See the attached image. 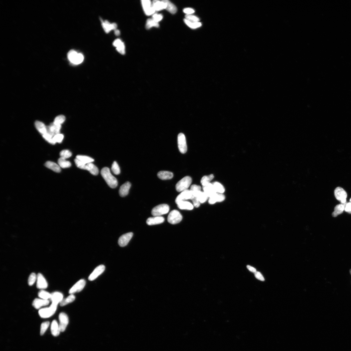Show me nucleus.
<instances>
[{
  "label": "nucleus",
  "mask_w": 351,
  "mask_h": 351,
  "mask_svg": "<svg viewBox=\"0 0 351 351\" xmlns=\"http://www.w3.org/2000/svg\"><path fill=\"white\" fill-rule=\"evenodd\" d=\"M345 210L349 213H351V202L347 203L345 208Z\"/></svg>",
  "instance_id": "nucleus-57"
},
{
  "label": "nucleus",
  "mask_w": 351,
  "mask_h": 351,
  "mask_svg": "<svg viewBox=\"0 0 351 351\" xmlns=\"http://www.w3.org/2000/svg\"><path fill=\"white\" fill-rule=\"evenodd\" d=\"M105 266L103 265L99 266L90 275L89 277V280L92 281L96 279L105 271Z\"/></svg>",
  "instance_id": "nucleus-14"
},
{
  "label": "nucleus",
  "mask_w": 351,
  "mask_h": 351,
  "mask_svg": "<svg viewBox=\"0 0 351 351\" xmlns=\"http://www.w3.org/2000/svg\"><path fill=\"white\" fill-rule=\"evenodd\" d=\"M36 280V287L38 288L43 290L48 287V283L42 274L40 273L38 274Z\"/></svg>",
  "instance_id": "nucleus-15"
},
{
  "label": "nucleus",
  "mask_w": 351,
  "mask_h": 351,
  "mask_svg": "<svg viewBox=\"0 0 351 351\" xmlns=\"http://www.w3.org/2000/svg\"><path fill=\"white\" fill-rule=\"evenodd\" d=\"M72 153L69 151L68 150H64L61 151L60 155L61 158L66 159L70 158L71 156Z\"/></svg>",
  "instance_id": "nucleus-46"
},
{
  "label": "nucleus",
  "mask_w": 351,
  "mask_h": 351,
  "mask_svg": "<svg viewBox=\"0 0 351 351\" xmlns=\"http://www.w3.org/2000/svg\"><path fill=\"white\" fill-rule=\"evenodd\" d=\"M152 5L156 11H160L165 9L166 7L165 3L163 1L154 0L152 2Z\"/></svg>",
  "instance_id": "nucleus-26"
},
{
  "label": "nucleus",
  "mask_w": 351,
  "mask_h": 351,
  "mask_svg": "<svg viewBox=\"0 0 351 351\" xmlns=\"http://www.w3.org/2000/svg\"><path fill=\"white\" fill-rule=\"evenodd\" d=\"M255 276L256 278L261 281H264V278L260 272H257L255 273Z\"/></svg>",
  "instance_id": "nucleus-55"
},
{
  "label": "nucleus",
  "mask_w": 351,
  "mask_h": 351,
  "mask_svg": "<svg viewBox=\"0 0 351 351\" xmlns=\"http://www.w3.org/2000/svg\"><path fill=\"white\" fill-rule=\"evenodd\" d=\"M42 136L44 137V138L47 141H48L49 143L52 144H56V143L53 139L54 137L48 133H47L46 134L42 135Z\"/></svg>",
  "instance_id": "nucleus-49"
},
{
  "label": "nucleus",
  "mask_w": 351,
  "mask_h": 351,
  "mask_svg": "<svg viewBox=\"0 0 351 351\" xmlns=\"http://www.w3.org/2000/svg\"><path fill=\"white\" fill-rule=\"evenodd\" d=\"M50 301L49 300H45L41 298H36L32 303V305L35 309H39L42 307L49 305Z\"/></svg>",
  "instance_id": "nucleus-19"
},
{
  "label": "nucleus",
  "mask_w": 351,
  "mask_h": 351,
  "mask_svg": "<svg viewBox=\"0 0 351 351\" xmlns=\"http://www.w3.org/2000/svg\"><path fill=\"white\" fill-rule=\"evenodd\" d=\"M102 26L104 31L108 33L112 30H116L117 25L116 23H111L107 21H102Z\"/></svg>",
  "instance_id": "nucleus-22"
},
{
  "label": "nucleus",
  "mask_w": 351,
  "mask_h": 351,
  "mask_svg": "<svg viewBox=\"0 0 351 351\" xmlns=\"http://www.w3.org/2000/svg\"><path fill=\"white\" fill-rule=\"evenodd\" d=\"M58 163L60 167L64 169L69 168L71 165L69 161L61 157L58 160Z\"/></svg>",
  "instance_id": "nucleus-37"
},
{
  "label": "nucleus",
  "mask_w": 351,
  "mask_h": 351,
  "mask_svg": "<svg viewBox=\"0 0 351 351\" xmlns=\"http://www.w3.org/2000/svg\"><path fill=\"white\" fill-rule=\"evenodd\" d=\"M47 127V133L54 137L55 135L60 134L61 126L55 124L53 123Z\"/></svg>",
  "instance_id": "nucleus-17"
},
{
  "label": "nucleus",
  "mask_w": 351,
  "mask_h": 351,
  "mask_svg": "<svg viewBox=\"0 0 351 351\" xmlns=\"http://www.w3.org/2000/svg\"><path fill=\"white\" fill-rule=\"evenodd\" d=\"M163 1L166 5L165 9L172 14L176 13L177 12V8L173 4L168 0H163Z\"/></svg>",
  "instance_id": "nucleus-33"
},
{
  "label": "nucleus",
  "mask_w": 351,
  "mask_h": 351,
  "mask_svg": "<svg viewBox=\"0 0 351 351\" xmlns=\"http://www.w3.org/2000/svg\"><path fill=\"white\" fill-rule=\"evenodd\" d=\"M213 184L217 193L223 194L225 192V189L224 186L220 183L215 182L213 183Z\"/></svg>",
  "instance_id": "nucleus-39"
},
{
  "label": "nucleus",
  "mask_w": 351,
  "mask_h": 351,
  "mask_svg": "<svg viewBox=\"0 0 351 351\" xmlns=\"http://www.w3.org/2000/svg\"><path fill=\"white\" fill-rule=\"evenodd\" d=\"M159 26L158 23L155 21L152 18L149 19L147 20L146 27L147 29H150L151 27H158Z\"/></svg>",
  "instance_id": "nucleus-40"
},
{
  "label": "nucleus",
  "mask_w": 351,
  "mask_h": 351,
  "mask_svg": "<svg viewBox=\"0 0 351 351\" xmlns=\"http://www.w3.org/2000/svg\"><path fill=\"white\" fill-rule=\"evenodd\" d=\"M57 306L52 303L50 307L42 308L39 311L40 316L43 318H48L51 317L55 314Z\"/></svg>",
  "instance_id": "nucleus-4"
},
{
  "label": "nucleus",
  "mask_w": 351,
  "mask_h": 351,
  "mask_svg": "<svg viewBox=\"0 0 351 351\" xmlns=\"http://www.w3.org/2000/svg\"><path fill=\"white\" fill-rule=\"evenodd\" d=\"M76 158L86 164L92 163L94 161L93 159L86 155H78Z\"/></svg>",
  "instance_id": "nucleus-34"
},
{
  "label": "nucleus",
  "mask_w": 351,
  "mask_h": 351,
  "mask_svg": "<svg viewBox=\"0 0 351 351\" xmlns=\"http://www.w3.org/2000/svg\"><path fill=\"white\" fill-rule=\"evenodd\" d=\"M214 178V175L210 174L209 175L205 176L201 179V183L203 187L209 184L210 182Z\"/></svg>",
  "instance_id": "nucleus-36"
},
{
  "label": "nucleus",
  "mask_w": 351,
  "mask_h": 351,
  "mask_svg": "<svg viewBox=\"0 0 351 351\" xmlns=\"http://www.w3.org/2000/svg\"><path fill=\"white\" fill-rule=\"evenodd\" d=\"M178 143L179 151L182 154L186 153L187 151V148L186 137L183 134L180 133L178 135Z\"/></svg>",
  "instance_id": "nucleus-8"
},
{
  "label": "nucleus",
  "mask_w": 351,
  "mask_h": 351,
  "mask_svg": "<svg viewBox=\"0 0 351 351\" xmlns=\"http://www.w3.org/2000/svg\"><path fill=\"white\" fill-rule=\"evenodd\" d=\"M201 187L200 186L195 184L192 185L190 189L193 196L192 199L194 197H197L201 191Z\"/></svg>",
  "instance_id": "nucleus-35"
},
{
  "label": "nucleus",
  "mask_w": 351,
  "mask_h": 351,
  "mask_svg": "<svg viewBox=\"0 0 351 351\" xmlns=\"http://www.w3.org/2000/svg\"><path fill=\"white\" fill-rule=\"evenodd\" d=\"M50 329L52 334L55 336H58L61 332L59 325L55 320L52 322Z\"/></svg>",
  "instance_id": "nucleus-25"
},
{
  "label": "nucleus",
  "mask_w": 351,
  "mask_h": 351,
  "mask_svg": "<svg viewBox=\"0 0 351 351\" xmlns=\"http://www.w3.org/2000/svg\"><path fill=\"white\" fill-rule=\"evenodd\" d=\"M39 297L43 299L48 300L51 298V294L44 290H41L38 293Z\"/></svg>",
  "instance_id": "nucleus-41"
},
{
  "label": "nucleus",
  "mask_w": 351,
  "mask_h": 351,
  "mask_svg": "<svg viewBox=\"0 0 351 351\" xmlns=\"http://www.w3.org/2000/svg\"><path fill=\"white\" fill-rule=\"evenodd\" d=\"M182 217L181 213L177 210H173L171 212L168 216V221L170 224H177L181 222Z\"/></svg>",
  "instance_id": "nucleus-6"
},
{
  "label": "nucleus",
  "mask_w": 351,
  "mask_h": 351,
  "mask_svg": "<svg viewBox=\"0 0 351 351\" xmlns=\"http://www.w3.org/2000/svg\"><path fill=\"white\" fill-rule=\"evenodd\" d=\"M203 187V192L207 194L209 198L214 195L217 193L213 184L210 183L206 186Z\"/></svg>",
  "instance_id": "nucleus-24"
},
{
  "label": "nucleus",
  "mask_w": 351,
  "mask_h": 351,
  "mask_svg": "<svg viewBox=\"0 0 351 351\" xmlns=\"http://www.w3.org/2000/svg\"><path fill=\"white\" fill-rule=\"evenodd\" d=\"M184 21L185 23H186V24L187 26H188L189 27H190L192 28H193V29H195V28L200 27L202 25L201 23H200L198 22H191L187 20L186 19H184Z\"/></svg>",
  "instance_id": "nucleus-42"
},
{
  "label": "nucleus",
  "mask_w": 351,
  "mask_h": 351,
  "mask_svg": "<svg viewBox=\"0 0 351 351\" xmlns=\"http://www.w3.org/2000/svg\"><path fill=\"white\" fill-rule=\"evenodd\" d=\"M75 296L73 294H70L68 297L63 300L60 303L61 306H64L68 304L73 302L75 300Z\"/></svg>",
  "instance_id": "nucleus-38"
},
{
  "label": "nucleus",
  "mask_w": 351,
  "mask_h": 351,
  "mask_svg": "<svg viewBox=\"0 0 351 351\" xmlns=\"http://www.w3.org/2000/svg\"><path fill=\"white\" fill-rule=\"evenodd\" d=\"M350 274H351V269H350Z\"/></svg>",
  "instance_id": "nucleus-60"
},
{
  "label": "nucleus",
  "mask_w": 351,
  "mask_h": 351,
  "mask_svg": "<svg viewBox=\"0 0 351 351\" xmlns=\"http://www.w3.org/2000/svg\"><path fill=\"white\" fill-rule=\"evenodd\" d=\"M37 280V276L34 273H32L30 275L28 280V284L30 286H32L34 284Z\"/></svg>",
  "instance_id": "nucleus-47"
},
{
  "label": "nucleus",
  "mask_w": 351,
  "mask_h": 351,
  "mask_svg": "<svg viewBox=\"0 0 351 351\" xmlns=\"http://www.w3.org/2000/svg\"><path fill=\"white\" fill-rule=\"evenodd\" d=\"M185 17L186 19L192 22H197L200 21V19L197 17L191 15H186Z\"/></svg>",
  "instance_id": "nucleus-50"
},
{
  "label": "nucleus",
  "mask_w": 351,
  "mask_h": 351,
  "mask_svg": "<svg viewBox=\"0 0 351 351\" xmlns=\"http://www.w3.org/2000/svg\"><path fill=\"white\" fill-rule=\"evenodd\" d=\"M74 161L76 165L77 166L78 168L84 170L85 165H86V164L82 162V161H79L76 158L75 159Z\"/></svg>",
  "instance_id": "nucleus-52"
},
{
  "label": "nucleus",
  "mask_w": 351,
  "mask_h": 351,
  "mask_svg": "<svg viewBox=\"0 0 351 351\" xmlns=\"http://www.w3.org/2000/svg\"><path fill=\"white\" fill-rule=\"evenodd\" d=\"M164 221V218L162 217L155 216L148 218L146 223L149 225H153L162 224Z\"/></svg>",
  "instance_id": "nucleus-20"
},
{
  "label": "nucleus",
  "mask_w": 351,
  "mask_h": 351,
  "mask_svg": "<svg viewBox=\"0 0 351 351\" xmlns=\"http://www.w3.org/2000/svg\"><path fill=\"white\" fill-rule=\"evenodd\" d=\"M177 205L180 209L182 210H192L194 208V206L192 203L186 201L180 202Z\"/></svg>",
  "instance_id": "nucleus-27"
},
{
  "label": "nucleus",
  "mask_w": 351,
  "mask_h": 351,
  "mask_svg": "<svg viewBox=\"0 0 351 351\" xmlns=\"http://www.w3.org/2000/svg\"><path fill=\"white\" fill-rule=\"evenodd\" d=\"M350 202H351V198L350 199Z\"/></svg>",
  "instance_id": "nucleus-61"
},
{
  "label": "nucleus",
  "mask_w": 351,
  "mask_h": 351,
  "mask_svg": "<svg viewBox=\"0 0 351 351\" xmlns=\"http://www.w3.org/2000/svg\"><path fill=\"white\" fill-rule=\"evenodd\" d=\"M51 294L50 300L53 304L58 305L64 299L63 295L61 292H55Z\"/></svg>",
  "instance_id": "nucleus-16"
},
{
  "label": "nucleus",
  "mask_w": 351,
  "mask_h": 351,
  "mask_svg": "<svg viewBox=\"0 0 351 351\" xmlns=\"http://www.w3.org/2000/svg\"><path fill=\"white\" fill-rule=\"evenodd\" d=\"M64 138V136L62 134H58L55 135L53 137V139L56 143H61L62 142Z\"/></svg>",
  "instance_id": "nucleus-51"
},
{
  "label": "nucleus",
  "mask_w": 351,
  "mask_h": 351,
  "mask_svg": "<svg viewBox=\"0 0 351 351\" xmlns=\"http://www.w3.org/2000/svg\"><path fill=\"white\" fill-rule=\"evenodd\" d=\"M225 197L223 194L216 193L214 195L209 198L208 202L210 204H214L217 202H221L224 201Z\"/></svg>",
  "instance_id": "nucleus-18"
},
{
  "label": "nucleus",
  "mask_w": 351,
  "mask_h": 351,
  "mask_svg": "<svg viewBox=\"0 0 351 351\" xmlns=\"http://www.w3.org/2000/svg\"><path fill=\"white\" fill-rule=\"evenodd\" d=\"M84 170H88L90 173L94 175H97L99 173L98 169L92 163L86 164Z\"/></svg>",
  "instance_id": "nucleus-30"
},
{
  "label": "nucleus",
  "mask_w": 351,
  "mask_h": 351,
  "mask_svg": "<svg viewBox=\"0 0 351 351\" xmlns=\"http://www.w3.org/2000/svg\"><path fill=\"white\" fill-rule=\"evenodd\" d=\"M158 177L162 180H167L172 179L173 177V174L168 171H162L159 172L158 174Z\"/></svg>",
  "instance_id": "nucleus-31"
},
{
  "label": "nucleus",
  "mask_w": 351,
  "mask_h": 351,
  "mask_svg": "<svg viewBox=\"0 0 351 351\" xmlns=\"http://www.w3.org/2000/svg\"><path fill=\"white\" fill-rule=\"evenodd\" d=\"M193 201V205L196 208H198L200 206V203L198 201L196 197L193 198L192 200Z\"/></svg>",
  "instance_id": "nucleus-54"
},
{
  "label": "nucleus",
  "mask_w": 351,
  "mask_h": 351,
  "mask_svg": "<svg viewBox=\"0 0 351 351\" xmlns=\"http://www.w3.org/2000/svg\"><path fill=\"white\" fill-rule=\"evenodd\" d=\"M196 198L200 203H204L207 201L209 197L204 192L201 191Z\"/></svg>",
  "instance_id": "nucleus-43"
},
{
  "label": "nucleus",
  "mask_w": 351,
  "mask_h": 351,
  "mask_svg": "<svg viewBox=\"0 0 351 351\" xmlns=\"http://www.w3.org/2000/svg\"><path fill=\"white\" fill-rule=\"evenodd\" d=\"M347 203H341L336 205L334 209V211L332 213V215L334 217H337L338 215L342 214L344 210Z\"/></svg>",
  "instance_id": "nucleus-28"
},
{
  "label": "nucleus",
  "mask_w": 351,
  "mask_h": 351,
  "mask_svg": "<svg viewBox=\"0 0 351 351\" xmlns=\"http://www.w3.org/2000/svg\"><path fill=\"white\" fill-rule=\"evenodd\" d=\"M60 321L59 325L60 328L61 332H64L69 323V318L68 316L64 312L60 313L59 316Z\"/></svg>",
  "instance_id": "nucleus-11"
},
{
  "label": "nucleus",
  "mask_w": 351,
  "mask_h": 351,
  "mask_svg": "<svg viewBox=\"0 0 351 351\" xmlns=\"http://www.w3.org/2000/svg\"><path fill=\"white\" fill-rule=\"evenodd\" d=\"M131 186V184L129 182H127L123 184L119 190L120 196L122 197H124L127 195Z\"/></svg>",
  "instance_id": "nucleus-23"
},
{
  "label": "nucleus",
  "mask_w": 351,
  "mask_h": 351,
  "mask_svg": "<svg viewBox=\"0 0 351 351\" xmlns=\"http://www.w3.org/2000/svg\"><path fill=\"white\" fill-rule=\"evenodd\" d=\"M183 12L187 14V15H191L194 12V11L193 9L191 8H187L184 9L183 10Z\"/></svg>",
  "instance_id": "nucleus-56"
},
{
  "label": "nucleus",
  "mask_w": 351,
  "mask_h": 351,
  "mask_svg": "<svg viewBox=\"0 0 351 351\" xmlns=\"http://www.w3.org/2000/svg\"><path fill=\"white\" fill-rule=\"evenodd\" d=\"M247 268L249 270V271L251 272H252L254 273H255V272H257V271H256V269L255 268H254V267L250 266H249V265L247 266Z\"/></svg>",
  "instance_id": "nucleus-58"
},
{
  "label": "nucleus",
  "mask_w": 351,
  "mask_h": 351,
  "mask_svg": "<svg viewBox=\"0 0 351 351\" xmlns=\"http://www.w3.org/2000/svg\"><path fill=\"white\" fill-rule=\"evenodd\" d=\"M101 174L108 186L110 188L113 189L117 186V180L111 173L109 169L107 167L103 168L101 171Z\"/></svg>",
  "instance_id": "nucleus-1"
},
{
  "label": "nucleus",
  "mask_w": 351,
  "mask_h": 351,
  "mask_svg": "<svg viewBox=\"0 0 351 351\" xmlns=\"http://www.w3.org/2000/svg\"><path fill=\"white\" fill-rule=\"evenodd\" d=\"M50 322L46 321L42 323L41 325L40 334L41 335H43L48 328L50 325Z\"/></svg>",
  "instance_id": "nucleus-45"
},
{
  "label": "nucleus",
  "mask_w": 351,
  "mask_h": 351,
  "mask_svg": "<svg viewBox=\"0 0 351 351\" xmlns=\"http://www.w3.org/2000/svg\"><path fill=\"white\" fill-rule=\"evenodd\" d=\"M111 169L113 173L116 175H119L120 173V170L119 166L116 161L113 162Z\"/></svg>",
  "instance_id": "nucleus-44"
},
{
  "label": "nucleus",
  "mask_w": 351,
  "mask_h": 351,
  "mask_svg": "<svg viewBox=\"0 0 351 351\" xmlns=\"http://www.w3.org/2000/svg\"><path fill=\"white\" fill-rule=\"evenodd\" d=\"M113 45L116 48V49L118 52L121 54L124 55L125 53V44L121 40L117 39L115 40L113 43Z\"/></svg>",
  "instance_id": "nucleus-21"
},
{
  "label": "nucleus",
  "mask_w": 351,
  "mask_h": 351,
  "mask_svg": "<svg viewBox=\"0 0 351 351\" xmlns=\"http://www.w3.org/2000/svg\"><path fill=\"white\" fill-rule=\"evenodd\" d=\"M163 16L160 14H155L152 16L153 19L156 22H158L162 19Z\"/></svg>",
  "instance_id": "nucleus-53"
},
{
  "label": "nucleus",
  "mask_w": 351,
  "mask_h": 351,
  "mask_svg": "<svg viewBox=\"0 0 351 351\" xmlns=\"http://www.w3.org/2000/svg\"><path fill=\"white\" fill-rule=\"evenodd\" d=\"M169 210V206L163 204L156 206L151 211V214L154 216H161L168 213Z\"/></svg>",
  "instance_id": "nucleus-5"
},
{
  "label": "nucleus",
  "mask_w": 351,
  "mask_h": 351,
  "mask_svg": "<svg viewBox=\"0 0 351 351\" xmlns=\"http://www.w3.org/2000/svg\"><path fill=\"white\" fill-rule=\"evenodd\" d=\"M334 195L336 200L339 201L341 203H346L347 194L342 187H338L336 188L334 191Z\"/></svg>",
  "instance_id": "nucleus-7"
},
{
  "label": "nucleus",
  "mask_w": 351,
  "mask_h": 351,
  "mask_svg": "<svg viewBox=\"0 0 351 351\" xmlns=\"http://www.w3.org/2000/svg\"><path fill=\"white\" fill-rule=\"evenodd\" d=\"M115 35L116 36H119L120 34V31L118 30H116L115 31Z\"/></svg>",
  "instance_id": "nucleus-59"
},
{
  "label": "nucleus",
  "mask_w": 351,
  "mask_h": 351,
  "mask_svg": "<svg viewBox=\"0 0 351 351\" xmlns=\"http://www.w3.org/2000/svg\"><path fill=\"white\" fill-rule=\"evenodd\" d=\"M192 182V179L189 176L184 177L176 184V188L178 192H182L186 190L190 186Z\"/></svg>",
  "instance_id": "nucleus-2"
},
{
  "label": "nucleus",
  "mask_w": 351,
  "mask_h": 351,
  "mask_svg": "<svg viewBox=\"0 0 351 351\" xmlns=\"http://www.w3.org/2000/svg\"><path fill=\"white\" fill-rule=\"evenodd\" d=\"M193 198L192 193L190 190L186 189L180 193L176 199L175 202L177 204L180 202L188 200H192Z\"/></svg>",
  "instance_id": "nucleus-10"
},
{
  "label": "nucleus",
  "mask_w": 351,
  "mask_h": 351,
  "mask_svg": "<svg viewBox=\"0 0 351 351\" xmlns=\"http://www.w3.org/2000/svg\"><path fill=\"white\" fill-rule=\"evenodd\" d=\"M133 236V233L130 232L121 236L118 241V244L121 247L126 246L129 242Z\"/></svg>",
  "instance_id": "nucleus-13"
},
{
  "label": "nucleus",
  "mask_w": 351,
  "mask_h": 351,
  "mask_svg": "<svg viewBox=\"0 0 351 351\" xmlns=\"http://www.w3.org/2000/svg\"><path fill=\"white\" fill-rule=\"evenodd\" d=\"M68 58L71 63L77 65L81 64L84 60V57L82 54L78 53L74 50L69 52Z\"/></svg>",
  "instance_id": "nucleus-3"
},
{
  "label": "nucleus",
  "mask_w": 351,
  "mask_h": 351,
  "mask_svg": "<svg viewBox=\"0 0 351 351\" xmlns=\"http://www.w3.org/2000/svg\"><path fill=\"white\" fill-rule=\"evenodd\" d=\"M35 125L37 130L42 135L47 133V127L43 123L37 121L35 123Z\"/></svg>",
  "instance_id": "nucleus-32"
},
{
  "label": "nucleus",
  "mask_w": 351,
  "mask_h": 351,
  "mask_svg": "<svg viewBox=\"0 0 351 351\" xmlns=\"http://www.w3.org/2000/svg\"><path fill=\"white\" fill-rule=\"evenodd\" d=\"M86 285V281L83 279H81L71 288L69 291L70 294L82 291Z\"/></svg>",
  "instance_id": "nucleus-12"
},
{
  "label": "nucleus",
  "mask_w": 351,
  "mask_h": 351,
  "mask_svg": "<svg viewBox=\"0 0 351 351\" xmlns=\"http://www.w3.org/2000/svg\"><path fill=\"white\" fill-rule=\"evenodd\" d=\"M45 165L47 168L53 170L54 172L59 173L61 171V168L59 165L54 162L51 161H47Z\"/></svg>",
  "instance_id": "nucleus-29"
},
{
  "label": "nucleus",
  "mask_w": 351,
  "mask_h": 351,
  "mask_svg": "<svg viewBox=\"0 0 351 351\" xmlns=\"http://www.w3.org/2000/svg\"><path fill=\"white\" fill-rule=\"evenodd\" d=\"M65 120V117L64 116L60 115L55 118L54 123L55 124L61 125L64 122Z\"/></svg>",
  "instance_id": "nucleus-48"
},
{
  "label": "nucleus",
  "mask_w": 351,
  "mask_h": 351,
  "mask_svg": "<svg viewBox=\"0 0 351 351\" xmlns=\"http://www.w3.org/2000/svg\"><path fill=\"white\" fill-rule=\"evenodd\" d=\"M141 2L144 12L147 16H150L155 13V11L150 0H143Z\"/></svg>",
  "instance_id": "nucleus-9"
}]
</instances>
